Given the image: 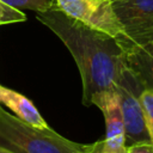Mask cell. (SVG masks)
<instances>
[{
    "label": "cell",
    "mask_w": 153,
    "mask_h": 153,
    "mask_svg": "<svg viewBox=\"0 0 153 153\" xmlns=\"http://www.w3.org/2000/svg\"><path fill=\"white\" fill-rule=\"evenodd\" d=\"M36 13L37 19L62 41L74 57L81 76L84 105L90 106L94 94L115 90V82L127 65L117 37L68 17L54 2Z\"/></svg>",
    "instance_id": "1"
},
{
    "label": "cell",
    "mask_w": 153,
    "mask_h": 153,
    "mask_svg": "<svg viewBox=\"0 0 153 153\" xmlns=\"http://www.w3.org/2000/svg\"><path fill=\"white\" fill-rule=\"evenodd\" d=\"M0 145L14 153H84L87 145L71 141L48 127L27 124L0 106Z\"/></svg>",
    "instance_id": "2"
},
{
    "label": "cell",
    "mask_w": 153,
    "mask_h": 153,
    "mask_svg": "<svg viewBox=\"0 0 153 153\" xmlns=\"http://www.w3.org/2000/svg\"><path fill=\"white\" fill-rule=\"evenodd\" d=\"M143 87L140 78L127 63L115 82L124 122L126 147L136 142L151 141L140 99Z\"/></svg>",
    "instance_id": "3"
},
{
    "label": "cell",
    "mask_w": 153,
    "mask_h": 153,
    "mask_svg": "<svg viewBox=\"0 0 153 153\" xmlns=\"http://www.w3.org/2000/svg\"><path fill=\"white\" fill-rule=\"evenodd\" d=\"M68 17L112 37L123 35L122 25L115 16L111 0H53Z\"/></svg>",
    "instance_id": "4"
},
{
    "label": "cell",
    "mask_w": 153,
    "mask_h": 153,
    "mask_svg": "<svg viewBox=\"0 0 153 153\" xmlns=\"http://www.w3.org/2000/svg\"><path fill=\"white\" fill-rule=\"evenodd\" d=\"M123 29L121 38L130 42H153V0H111Z\"/></svg>",
    "instance_id": "5"
},
{
    "label": "cell",
    "mask_w": 153,
    "mask_h": 153,
    "mask_svg": "<svg viewBox=\"0 0 153 153\" xmlns=\"http://www.w3.org/2000/svg\"><path fill=\"white\" fill-rule=\"evenodd\" d=\"M91 105H96L104 115L105 120V137L104 146L111 151L126 149L124 122L118 102L116 88L112 91L97 93L91 99Z\"/></svg>",
    "instance_id": "6"
},
{
    "label": "cell",
    "mask_w": 153,
    "mask_h": 153,
    "mask_svg": "<svg viewBox=\"0 0 153 153\" xmlns=\"http://www.w3.org/2000/svg\"><path fill=\"white\" fill-rule=\"evenodd\" d=\"M117 38L124 49L128 66L136 73L143 86L153 88V42H130Z\"/></svg>",
    "instance_id": "7"
},
{
    "label": "cell",
    "mask_w": 153,
    "mask_h": 153,
    "mask_svg": "<svg viewBox=\"0 0 153 153\" xmlns=\"http://www.w3.org/2000/svg\"><path fill=\"white\" fill-rule=\"evenodd\" d=\"M0 104L12 110L16 117L27 124L41 128L48 127L37 108L27 97L2 85H0Z\"/></svg>",
    "instance_id": "8"
},
{
    "label": "cell",
    "mask_w": 153,
    "mask_h": 153,
    "mask_svg": "<svg viewBox=\"0 0 153 153\" xmlns=\"http://www.w3.org/2000/svg\"><path fill=\"white\" fill-rule=\"evenodd\" d=\"M140 99L143 109L146 128L149 135V140L153 143V88L145 86L140 94Z\"/></svg>",
    "instance_id": "9"
},
{
    "label": "cell",
    "mask_w": 153,
    "mask_h": 153,
    "mask_svg": "<svg viewBox=\"0 0 153 153\" xmlns=\"http://www.w3.org/2000/svg\"><path fill=\"white\" fill-rule=\"evenodd\" d=\"M26 16L22 10H18L16 7H12L0 0V25L5 24H13V23H20L25 22Z\"/></svg>",
    "instance_id": "10"
},
{
    "label": "cell",
    "mask_w": 153,
    "mask_h": 153,
    "mask_svg": "<svg viewBox=\"0 0 153 153\" xmlns=\"http://www.w3.org/2000/svg\"><path fill=\"white\" fill-rule=\"evenodd\" d=\"M2 1L18 10H31L35 12L44 11L54 2L53 0H2Z\"/></svg>",
    "instance_id": "11"
},
{
    "label": "cell",
    "mask_w": 153,
    "mask_h": 153,
    "mask_svg": "<svg viewBox=\"0 0 153 153\" xmlns=\"http://www.w3.org/2000/svg\"><path fill=\"white\" fill-rule=\"evenodd\" d=\"M126 153H153V143L151 141L133 143L126 147Z\"/></svg>",
    "instance_id": "12"
},
{
    "label": "cell",
    "mask_w": 153,
    "mask_h": 153,
    "mask_svg": "<svg viewBox=\"0 0 153 153\" xmlns=\"http://www.w3.org/2000/svg\"><path fill=\"white\" fill-rule=\"evenodd\" d=\"M84 153H126V149L124 151H111L104 146L103 140H99L91 145H87V148Z\"/></svg>",
    "instance_id": "13"
},
{
    "label": "cell",
    "mask_w": 153,
    "mask_h": 153,
    "mask_svg": "<svg viewBox=\"0 0 153 153\" xmlns=\"http://www.w3.org/2000/svg\"><path fill=\"white\" fill-rule=\"evenodd\" d=\"M0 153H14L13 151H11V149H8V148H6V147H4V146H1L0 145Z\"/></svg>",
    "instance_id": "14"
}]
</instances>
